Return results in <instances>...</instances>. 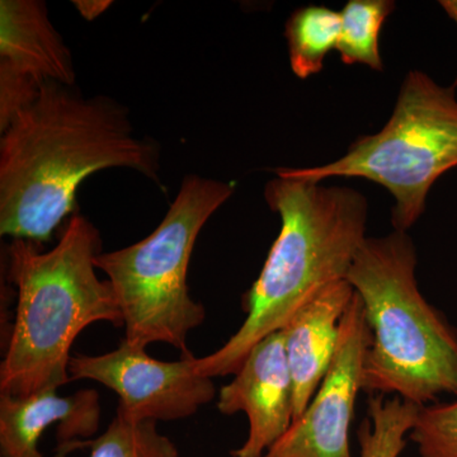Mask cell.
<instances>
[{"instance_id": "obj_18", "label": "cell", "mask_w": 457, "mask_h": 457, "mask_svg": "<svg viewBox=\"0 0 457 457\" xmlns=\"http://www.w3.org/2000/svg\"><path fill=\"white\" fill-rule=\"evenodd\" d=\"M74 4L86 20L92 21L106 12L112 2H106V0H87V2L83 0L82 2V0H78V2H74Z\"/></svg>"}, {"instance_id": "obj_19", "label": "cell", "mask_w": 457, "mask_h": 457, "mask_svg": "<svg viewBox=\"0 0 457 457\" xmlns=\"http://www.w3.org/2000/svg\"><path fill=\"white\" fill-rule=\"evenodd\" d=\"M440 4L442 9L446 12L447 16H449L457 25V0H442ZM453 87H457V78Z\"/></svg>"}, {"instance_id": "obj_5", "label": "cell", "mask_w": 457, "mask_h": 457, "mask_svg": "<svg viewBox=\"0 0 457 457\" xmlns=\"http://www.w3.org/2000/svg\"><path fill=\"white\" fill-rule=\"evenodd\" d=\"M234 191L233 182L191 174L149 237L96 257L121 309L126 342L143 348L167 343L182 353L188 351V335L206 315L189 294L192 252L204 224Z\"/></svg>"}, {"instance_id": "obj_3", "label": "cell", "mask_w": 457, "mask_h": 457, "mask_svg": "<svg viewBox=\"0 0 457 457\" xmlns=\"http://www.w3.org/2000/svg\"><path fill=\"white\" fill-rule=\"evenodd\" d=\"M101 236L82 215L68 221L47 252L13 239L8 246V278L17 287V308L0 368V390L25 396L71 381V345L92 324L123 326L110 281L96 273Z\"/></svg>"}, {"instance_id": "obj_11", "label": "cell", "mask_w": 457, "mask_h": 457, "mask_svg": "<svg viewBox=\"0 0 457 457\" xmlns=\"http://www.w3.org/2000/svg\"><path fill=\"white\" fill-rule=\"evenodd\" d=\"M101 423V403L96 390L69 396L45 389L25 396L0 394V451L2 457H45L38 449L42 435L56 426L60 446L89 441ZM59 450L55 457H66Z\"/></svg>"}, {"instance_id": "obj_13", "label": "cell", "mask_w": 457, "mask_h": 457, "mask_svg": "<svg viewBox=\"0 0 457 457\" xmlns=\"http://www.w3.org/2000/svg\"><path fill=\"white\" fill-rule=\"evenodd\" d=\"M341 25V13L324 5H308L291 14L285 36L291 69L297 78L306 79L323 71L328 54L337 50Z\"/></svg>"}, {"instance_id": "obj_16", "label": "cell", "mask_w": 457, "mask_h": 457, "mask_svg": "<svg viewBox=\"0 0 457 457\" xmlns=\"http://www.w3.org/2000/svg\"><path fill=\"white\" fill-rule=\"evenodd\" d=\"M87 446L89 457H179L176 445L159 432L156 422H130L119 411L104 435Z\"/></svg>"}, {"instance_id": "obj_12", "label": "cell", "mask_w": 457, "mask_h": 457, "mask_svg": "<svg viewBox=\"0 0 457 457\" xmlns=\"http://www.w3.org/2000/svg\"><path fill=\"white\" fill-rule=\"evenodd\" d=\"M354 294L347 279L337 281L295 312L282 329L294 385V420L302 416L326 378L338 345L342 319Z\"/></svg>"}, {"instance_id": "obj_2", "label": "cell", "mask_w": 457, "mask_h": 457, "mask_svg": "<svg viewBox=\"0 0 457 457\" xmlns=\"http://www.w3.org/2000/svg\"><path fill=\"white\" fill-rule=\"evenodd\" d=\"M264 198L281 228L246 294L245 323L218 351L197 359L206 378L236 374L254 345L284 329L328 286L347 279L368 237V200L356 189L276 173Z\"/></svg>"}, {"instance_id": "obj_8", "label": "cell", "mask_w": 457, "mask_h": 457, "mask_svg": "<svg viewBox=\"0 0 457 457\" xmlns=\"http://www.w3.org/2000/svg\"><path fill=\"white\" fill-rule=\"evenodd\" d=\"M370 342L365 309L356 293L342 319L335 357L323 383L302 416L262 457H352L351 425L362 392Z\"/></svg>"}, {"instance_id": "obj_10", "label": "cell", "mask_w": 457, "mask_h": 457, "mask_svg": "<svg viewBox=\"0 0 457 457\" xmlns=\"http://www.w3.org/2000/svg\"><path fill=\"white\" fill-rule=\"evenodd\" d=\"M236 378L221 387L218 407L225 416L243 411L248 437L233 457H262L294 423V385L282 330L249 352Z\"/></svg>"}, {"instance_id": "obj_14", "label": "cell", "mask_w": 457, "mask_h": 457, "mask_svg": "<svg viewBox=\"0 0 457 457\" xmlns=\"http://www.w3.org/2000/svg\"><path fill=\"white\" fill-rule=\"evenodd\" d=\"M394 9L392 0H350L345 5L339 12L342 25L337 45L343 64H362L372 71H383L378 37Z\"/></svg>"}, {"instance_id": "obj_9", "label": "cell", "mask_w": 457, "mask_h": 457, "mask_svg": "<svg viewBox=\"0 0 457 457\" xmlns=\"http://www.w3.org/2000/svg\"><path fill=\"white\" fill-rule=\"evenodd\" d=\"M74 87L71 51L40 0L0 2V128L44 84Z\"/></svg>"}, {"instance_id": "obj_17", "label": "cell", "mask_w": 457, "mask_h": 457, "mask_svg": "<svg viewBox=\"0 0 457 457\" xmlns=\"http://www.w3.org/2000/svg\"><path fill=\"white\" fill-rule=\"evenodd\" d=\"M409 437L420 457H457V400L420 407Z\"/></svg>"}, {"instance_id": "obj_4", "label": "cell", "mask_w": 457, "mask_h": 457, "mask_svg": "<svg viewBox=\"0 0 457 457\" xmlns=\"http://www.w3.org/2000/svg\"><path fill=\"white\" fill-rule=\"evenodd\" d=\"M416 269L413 240L394 230L366 237L347 281L371 333L362 392L425 407L442 394L457 395V333L420 294Z\"/></svg>"}, {"instance_id": "obj_1", "label": "cell", "mask_w": 457, "mask_h": 457, "mask_svg": "<svg viewBox=\"0 0 457 457\" xmlns=\"http://www.w3.org/2000/svg\"><path fill=\"white\" fill-rule=\"evenodd\" d=\"M0 234L49 242L96 171L125 168L161 186V153L137 137L129 110L104 96L44 84L0 128Z\"/></svg>"}, {"instance_id": "obj_6", "label": "cell", "mask_w": 457, "mask_h": 457, "mask_svg": "<svg viewBox=\"0 0 457 457\" xmlns=\"http://www.w3.org/2000/svg\"><path fill=\"white\" fill-rule=\"evenodd\" d=\"M456 87H442L420 71L403 80L392 117L380 131L354 141L342 158L314 168H278L275 173L321 182L363 179L383 186L395 200L394 230L413 227L429 189L457 167Z\"/></svg>"}, {"instance_id": "obj_15", "label": "cell", "mask_w": 457, "mask_h": 457, "mask_svg": "<svg viewBox=\"0 0 457 457\" xmlns=\"http://www.w3.org/2000/svg\"><path fill=\"white\" fill-rule=\"evenodd\" d=\"M420 408L398 396L370 398L368 420L359 429L360 457H399Z\"/></svg>"}, {"instance_id": "obj_7", "label": "cell", "mask_w": 457, "mask_h": 457, "mask_svg": "<svg viewBox=\"0 0 457 457\" xmlns=\"http://www.w3.org/2000/svg\"><path fill=\"white\" fill-rule=\"evenodd\" d=\"M145 350L123 339L112 352L73 356L69 378L110 387L120 396L117 411L134 423L183 420L215 398L212 378L197 371V359L191 352L177 361H159Z\"/></svg>"}]
</instances>
